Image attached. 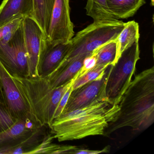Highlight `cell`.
<instances>
[{
  "label": "cell",
  "instance_id": "cell-1",
  "mask_svg": "<svg viewBox=\"0 0 154 154\" xmlns=\"http://www.w3.org/2000/svg\"><path fill=\"white\" fill-rule=\"evenodd\" d=\"M119 110V104L107 98L96 100L85 107L61 113L53 120L50 133L59 142L104 135Z\"/></svg>",
  "mask_w": 154,
  "mask_h": 154
},
{
  "label": "cell",
  "instance_id": "cell-2",
  "mask_svg": "<svg viewBox=\"0 0 154 154\" xmlns=\"http://www.w3.org/2000/svg\"><path fill=\"white\" fill-rule=\"evenodd\" d=\"M119 110L105 133L129 127L142 131L154 122V67L144 70L135 76L119 103Z\"/></svg>",
  "mask_w": 154,
  "mask_h": 154
},
{
  "label": "cell",
  "instance_id": "cell-3",
  "mask_svg": "<svg viewBox=\"0 0 154 154\" xmlns=\"http://www.w3.org/2000/svg\"><path fill=\"white\" fill-rule=\"evenodd\" d=\"M75 78L63 86L52 88L46 78L38 76L12 77L28 102L34 116L41 125H47L49 128L61 98L72 86Z\"/></svg>",
  "mask_w": 154,
  "mask_h": 154
},
{
  "label": "cell",
  "instance_id": "cell-4",
  "mask_svg": "<svg viewBox=\"0 0 154 154\" xmlns=\"http://www.w3.org/2000/svg\"><path fill=\"white\" fill-rule=\"evenodd\" d=\"M125 24L120 20L94 22L71 39V49L63 63L82 55L92 54L101 46L116 40Z\"/></svg>",
  "mask_w": 154,
  "mask_h": 154
},
{
  "label": "cell",
  "instance_id": "cell-5",
  "mask_svg": "<svg viewBox=\"0 0 154 154\" xmlns=\"http://www.w3.org/2000/svg\"><path fill=\"white\" fill-rule=\"evenodd\" d=\"M140 58L139 42H136L124 50L111 65L105 89V96L109 100L119 104L131 82Z\"/></svg>",
  "mask_w": 154,
  "mask_h": 154
},
{
  "label": "cell",
  "instance_id": "cell-6",
  "mask_svg": "<svg viewBox=\"0 0 154 154\" xmlns=\"http://www.w3.org/2000/svg\"><path fill=\"white\" fill-rule=\"evenodd\" d=\"M0 62L12 77H29L23 23L8 42L0 44Z\"/></svg>",
  "mask_w": 154,
  "mask_h": 154
},
{
  "label": "cell",
  "instance_id": "cell-7",
  "mask_svg": "<svg viewBox=\"0 0 154 154\" xmlns=\"http://www.w3.org/2000/svg\"><path fill=\"white\" fill-rule=\"evenodd\" d=\"M0 84L11 116L16 120L26 119L38 121L29 104L12 76L0 62Z\"/></svg>",
  "mask_w": 154,
  "mask_h": 154
},
{
  "label": "cell",
  "instance_id": "cell-8",
  "mask_svg": "<svg viewBox=\"0 0 154 154\" xmlns=\"http://www.w3.org/2000/svg\"><path fill=\"white\" fill-rule=\"evenodd\" d=\"M111 65L108 66L102 75L97 79L72 90L61 113L85 107L96 100L106 98L105 85Z\"/></svg>",
  "mask_w": 154,
  "mask_h": 154
},
{
  "label": "cell",
  "instance_id": "cell-9",
  "mask_svg": "<svg viewBox=\"0 0 154 154\" xmlns=\"http://www.w3.org/2000/svg\"><path fill=\"white\" fill-rule=\"evenodd\" d=\"M70 0H55L46 38L52 43L66 42L74 36L70 18Z\"/></svg>",
  "mask_w": 154,
  "mask_h": 154
},
{
  "label": "cell",
  "instance_id": "cell-10",
  "mask_svg": "<svg viewBox=\"0 0 154 154\" xmlns=\"http://www.w3.org/2000/svg\"><path fill=\"white\" fill-rule=\"evenodd\" d=\"M72 46L71 40L66 42L52 43L45 38L41 45L38 64V76L46 78L63 63Z\"/></svg>",
  "mask_w": 154,
  "mask_h": 154
},
{
  "label": "cell",
  "instance_id": "cell-11",
  "mask_svg": "<svg viewBox=\"0 0 154 154\" xmlns=\"http://www.w3.org/2000/svg\"><path fill=\"white\" fill-rule=\"evenodd\" d=\"M23 26L28 59L29 77H35L38 76L37 68L42 42L46 36L41 28L32 18H24Z\"/></svg>",
  "mask_w": 154,
  "mask_h": 154
},
{
  "label": "cell",
  "instance_id": "cell-12",
  "mask_svg": "<svg viewBox=\"0 0 154 154\" xmlns=\"http://www.w3.org/2000/svg\"><path fill=\"white\" fill-rule=\"evenodd\" d=\"M41 125L38 121L19 119L9 128L0 132V149L13 146L21 143Z\"/></svg>",
  "mask_w": 154,
  "mask_h": 154
},
{
  "label": "cell",
  "instance_id": "cell-13",
  "mask_svg": "<svg viewBox=\"0 0 154 154\" xmlns=\"http://www.w3.org/2000/svg\"><path fill=\"white\" fill-rule=\"evenodd\" d=\"M92 54L82 55L70 62L62 63L55 71L45 78L52 88L60 87L70 82L77 77L85 58Z\"/></svg>",
  "mask_w": 154,
  "mask_h": 154
},
{
  "label": "cell",
  "instance_id": "cell-14",
  "mask_svg": "<svg viewBox=\"0 0 154 154\" xmlns=\"http://www.w3.org/2000/svg\"><path fill=\"white\" fill-rule=\"evenodd\" d=\"M33 8V0H3L0 5V26L18 18H32Z\"/></svg>",
  "mask_w": 154,
  "mask_h": 154
},
{
  "label": "cell",
  "instance_id": "cell-15",
  "mask_svg": "<svg viewBox=\"0 0 154 154\" xmlns=\"http://www.w3.org/2000/svg\"><path fill=\"white\" fill-rule=\"evenodd\" d=\"M48 128L47 125L41 126L20 144L10 147L0 149V154H32L48 135Z\"/></svg>",
  "mask_w": 154,
  "mask_h": 154
},
{
  "label": "cell",
  "instance_id": "cell-16",
  "mask_svg": "<svg viewBox=\"0 0 154 154\" xmlns=\"http://www.w3.org/2000/svg\"><path fill=\"white\" fill-rule=\"evenodd\" d=\"M112 14L118 20L126 19L133 17L140 7L145 4V0H106Z\"/></svg>",
  "mask_w": 154,
  "mask_h": 154
},
{
  "label": "cell",
  "instance_id": "cell-17",
  "mask_svg": "<svg viewBox=\"0 0 154 154\" xmlns=\"http://www.w3.org/2000/svg\"><path fill=\"white\" fill-rule=\"evenodd\" d=\"M55 1V0H33L32 18L41 28L46 37L48 34Z\"/></svg>",
  "mask_w": 154,
  "mask_h": 154
},
{
  "label": "cell",
  "instance_id": "cell-18",
  "mask_svg": "<svg viewBox=\"0 0 154 154\" xmlns=\"http://www.w3.org/2000/svg\"><path fill=\"white\" fill-rule=\"evenodd\" d=\"M139 26L134 20L125 23V26L116 39L117 44V59L122 52L134 43L139 42Z\"/></svg>",
  "mask_w": 154,
  "mask_h": 154
},
{
  "label": "cell",
  "instance_id": "cell-19",
  "mask_svg": "<svg viewBox=\"0 0 154 154\" xmlns=\"http://www.w3.org/2000/svg\"><path fill=\"white\" fill-rule=\"evenodd\" d=\"M85 9L86 15L91 17L94 22L119 20L110 11L106 0H87Z\"/></svg>",
  "mask_w": 154,
  "mask_h": 154
},
{
  "label": "cell",
  "instance_id": "cell-20",
  "mask_svg": "<svg viewBox=\"0 0 154 154\" xmlns=\"http://www.w3.org/2000/svg\"><path fill=\"white\" fill-rule=\"evenodd\" d=\"M92 54L96 59V66L113 64L117 60L116 40H112L101 46Z\"/></svg>",
  "mask_w": 154,
  "mask_h": 154
},
{
  "label": "cell",
  "instance_id": "cell-21",
  "mask_svg": "<svg viewBox=\"0 0 154 154\" xmlns=\"http://www.w3.org/2000/svg\"><path fill=\"white\" fill-rule=\"evenodd\" d=\"M17 120L11 114L0 84V132L9 128Z\"/></svg>",
  "mask_w": 154,
  "mask_h": 154
},
{
  "label": "cell",
  "instance_id": "cell-22",
  "mask_svg": "<svg viewBox=\"0 0 154 154\" xmlns=\"http://www.w3.org/2000/svg\"><path fill=\"white\" fill-rule=\"evenodd\" d=\"M108 66H95L93 68L80 76H77L72 84L73 90L76 89L86 83L93 81L102 75Z\"/></svg>",
  "mask_w": 154,
  "mask_h": 154
},
{
  "label": "cell",
  "instance_id": "cell-23",
  "mask_svg": "<svg viewBox=\"0 0 154 154\" xmlns=\"http://www.w3.org/2000/svg\"><path fill=\"white\" fill-rule=\"evenodd\" d=\"M23 19L18 18L0 26V44H6L11 39L23 23Z\"/></svg>",
  "mask_w": 154,
  "mask_h": 154
},
{
  "label": "cell",
  "instance_id": "cell-24",
  "mask_svg": "<svg viewBox=\"0 0 154 154\" xmlns=\"http://www.w3.org/2000/svg\"><path fill=\"white\" fill-rule=\"evenodd\" d=\"M54 139L52 134L48 133L42 143L38 146V147L32 152V154H55L59 145L52 143Z\"/></svg>",
  "mask_w": 154,
  "mask_h": 154
},
{
  "label": "cell",
  "instance_id": "cell-25",
  "mask_svg": "<svg viewBox=\"0 0 154 154\" xmlns=\"http://www.w3.org/2000/svg\"><path fill=\"white\" fill-rule=\"evenodd\" d=\"M72 90V86H71L66 91L62 98H61V100H60V102H59V103H58V106H57L56 110L55 112L54 115V120L56 119V118H57L62 113L65 106L66 104V103H67V100H68L69 95H70V93H71Z\"/></svg>",
  "mask_w": 154,
  "mask_h": 154
},
{
  "label": "cell",
  "instance_id": "cell-26",
  "mask_svg": "<svg viewBox=\"0 0 154 154\" xmlns=\"http://www.w3.org/2000/svg\"><path fill=\"white\" fill-rule=\"evenodd\" d=\"M96 64V59L95 57L93 54L86 57L84 62V64L80 72L77 76H80L82 75L85 73L88 70L93 68Z\"/></svg>",
  "mask_w": 154,
  "mask_h": 154
},
{
  "label": "cell",
  "instance_id": "cell-27",
  "mask_svg": "<svg viewBox=\"0 0 154 154\" xmlns=\"http://www.w3.org/2000/svg\"><path fill=\"white\" fill-rule=\"evenodd\" d=\"M150 2H151V5L152 6H154V0H150Z\"/></svg>",
  "mask_w": 154,
  "mask_h": 154
}]
</instances>
